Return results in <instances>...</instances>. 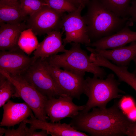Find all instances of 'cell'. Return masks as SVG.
Masks as SVG:
<instances>
[{
	"label": "cell",
	"instance_id": "3957f363",
	"mask_svg": "<svg viewBox=\"0 0 136 136\" xmlns=\"http://www.w3.org/2000/svg\"><path fill=\"white\" fill-rule=\"evenodd\" d=\"M69 50L45 59L50 65L63 69L78 72H89L93 77L104 79L106 76L104 69L90 60V56L81 47L80 44L72 43Z\"/></svg>",
	"mask_w": 136,
	"mask_h": 136
},
{
	"label": "cell",
	"instance_id": "4dcf8cb0",
	"mask_svg": "<svg viewBox=\"0 0 136 136\" xmlns=\"http://www.w3.org/2000/svg\"><path fill=\"white\" fill-rule=\"evenodd\" d=\"M76 7L78 8L81 4V0H68Z\"/></svg>",
	"mask_w": 136,
	"mask_h": 136
},
{
	"label": "cell",
	"instance_id": "f546056e",
	"mask_svg": "<svg viewBox=\"0 0 136 136\" xmlns=\"http://www.w3.org/2000/svg\"><path fill=\"white\" fill-rule=\"evenodd\" d=\"M130 120L132 121H136V108L134 107L126 114Z\"/></svg>",
	"mask_w": 136,
	"mask_h": 136
},
{
	"label": "cell",
	"instance_id": "44dd1931",
	"mask_svg": "<svg viewBox=\"0 0 136 136\" xmlns=\"http://www.w3.org/2000/svg\"><path fill=\"white\" fill-rule=\"evenodd\" d=\"M16 89L12 83L0 73V107L3 106L15 94Z\"/></svg>",
	"mask_w": 136,
	"mask_h": 136
},
{
	"label": "cell",
	"instance_id": "cb8c5ba5",
	"mask_svg": "<svg viewBox=\"0 0 136 136\" xmlns=\"http://www.w3.org/2000/svg\"><path fill=\"white\" fill-rule=\"evenodd\" d=\"M24 14L30 16L46 6L42 0H18Z\"/></svg>",
	"mask_w": 136,
	"mask_h": 136
},
{
	"label": "cell",
	"instance_id": "277c9868",
	"mask_svg": "<svg viewBox=\"0 0 136 136\" xmlns=\"http://www.w3.org/2000/svg\"><path fill=\"white\" fill-rule=\"evenodd\" d=\"M87 90L85 95L88 98L85 107L82 111L86 112L97 107L104 108L107 103L113 99L120 98L121 93L125 92L119 88L120 84L114 74H109L105 79L93 76L87 77Z\"/></svg>",
	"mask_w": 136,
	"mask_h": 136
},
{
	"label": "cell",
	"instance_id": "ffe728a7",
	"mask_svg": "<svg viewBox=\"0 0 136 136\" xmlns=\"http://www.w3.org/2000/svg\"><path fill=\"white\" fill-rule=\"evenodd\" d=\"M39 43L36 35L31 29H27L21 33L18 44L20 49L29 55L36 49Z\"/></svg>",
	"mask_w": 136,
	"mask_h": 136
},
{
	"label": "cell",
	"instance_id": "8fae6325",
	"mask_svg": "<svg viewBox=\"0 0 136 136\" xmlns=\"http://www.w3.org/2000/svg\"><path fill=\"white\" fill-rule=\"evenodd\" d=\"M25 54L20 48L1 51L0 70L12 75H23L36 60Z\"/></svg>",
	"mask_w": 136,
	"mask_h": 136
},
{
	"label": "cell",
	"instance_id": "9c48e42d",
	"mask_svg": "<svg viewBox=\"0 0 136 136\" xmlns=\"http://www.w3.org/2000/svg\"><path fill=\"white\" fill-rule=\"evenodd\" d=\"M64 13L58 12L47 6L29 16L26 21L27 29L36 35L41 36L62 28L61 21Z\"/></svg>",
	"mask_w": 136,
	"mask_h": 136
},
{
	"label": "cell",
	"instance_id": "e0dca14e",
	"mask_svg": "<svg viewBox=\"0 0 136 136\" xmlns=\"http://www.w3.org/2000/svg\"><path fill=\"white\" fill-rule=\"evenodd\" d=\"M26 29V21L15 24L0 22V51H11L20 48L18 41L22 32Z\"/></svg>",
	"mask_w": 136,
	"mask_h": 136
},
{
	"label": "cell",
	"instance_id": "7a4b0ae2",
	"mask_svg": "<svg viewBox=\"0 0 136 136\" xmlns=\"http://www.w3.org/2000/svg\"><path fill=\"white\" fill-rule=\"evenodd\" d=\"M83 16L91 42L118 32L131 22L129 17H119L106 8L99 0H90Z\"/></svg>",
	"mask_w": 136,
	"mask_h": 136
},
{
	"label": "cell",
	"instance_id": "83f0119b",
	"mask_svg": "<svg viewBox=\"0 0 136 136\" xmlns=\"http://www.w3.org/2000/svg\"><path fill=\"white\" fill-rule=\"evenodd\" d=\"M26 136H47L49 134L46 130H42L40 131H37L36 130L33 129L30 127H26Z\"/></svg>",
	"mask_w": 136,
	"mask_h": 136
},
{
	"label": "cell",
	"instance_id": "6da1fadb",
	"mask_svg": "<svg viewBox=\"0 0 136 136\" xmlns=\"http://www.w3.org/2000/svg\"><path fill=\"white\" fill-rule=\"evenodd\" d=\"M72 119L69 124L74 129L93 136L126 135L132 121L121 110L118 101L109 108L94 107L90 112L80 111Z\"/></svg>",
	"mask_w": 136,
	"mask_h": 136
},
{
	"label": "cell",
	"instance_id": "484cf974",
	"mask_svg": "<svg viewBox=\"0 0 136 136\" xmlns=\"http://www.w3.org/2000/svg\"><path fill=\"white\" fill-rule=\"evenodd\" d=\"M119 107L126 115L130 110L135 107L134 103L130 97L124 96L119 101Z\"/></svg>",
	"mask_w": 136,
	"mask_h": 136
},
{
	"label": "cell",
	"instance_id": "603a6c76",
	"mask_svg": "<svg viewBox=\"0 0 136 136\" xmlns=\"http://www.w3.org/2000/svg\"><path fill=\"white\" fill-rule=\"evenodd\" d=\"M46 6L58 12H73L77 8L68 0H42Z\"/></svg>",
	"mask_w": 136,
	"mask_h": 136
},
{
	"label": "cell",
	"instance_id": "4316f807",
	"mask_svg": "<svg viewBox=\"0 0 136 136\" xmlns=\"http://www.w3.org/2000/svg\"><path fill=\"white\" fill-rule=\"evenodd\" d=\"M129 20L133 23H136V0H132L128 12Z\"/></svg>",
	"mask_w": 136,
	"mask_h": 136
},
{
	"label": "cell",
	"instance_id": "9a60e30c",
	"mask_svg": "<svg viewBox=\"0 0 136 136\" xmlns=\"http://www.w3.org/2000/svg\"><path fill=\"white\" fill-rule=\"evenodd\" d=\"M63 31L55 30L48 33L34 51L33 57L36 59H43L59 52H65L67 50L65 48L62 39Z\"/></svg>",
	"mask_w": 136,
	"mask_h": 136
},
{
	"label": "cell",
	"instance_id": "ba28073f",
	"mask_svg": "<svg viewBox=\"0 0 136 136\" xmlns=\"http://www.w3.org/2000/svg\"><path fill=\"white\" fill-rule=\"evenodd\" d=\"M85 7L81 4L75 11L63 16L61 25L65 32L63 39L64 45L72 43L84 44L88 46L91 43L89 37L86 24L81 15Z\"/></svg>",
	"mask_w": 136,
	"mask_h": 136
},
{
	"label": "cell",
	"instance_id": "8992f818",
	"mask_svg": "<svg viewBox=\"0 0 136 136\" xmlns=\"http://www.w3.org/2000/svg\"><path fill=\"white\" fill-rule=\"evenodd\" d=\"M45 68L50 75L57 86L64 95L73 99H80L87 90V82L84 78L85 72H73L54 67L45 59H42Z\"/></svg>",
	"mask_w": 136,
	"mask_h": 136
},
{
	"label": "cell",
	"instance_id": "5b68a950",
	"mask_svg": "<svg viewBox=\"0 0 136 136\" xmlns=\"http://www.w3.org/2000/svg\"><path fill=\"white\" fill-rule=\"evenodd\" d=\"M0 73L6 77L15 86L16 92L12 97L20 98L30 107L38 119L47 121L49 119L44 108L48 99L29 83L22 75L13 76L0 70Z\"/></svg>",
	"mask_w": 136,
	"mask_h": 136
},
{
	"label": "cell",
	"instance_id": "f1b7e54d",
	"mask_svg": "<svg viewBox=\"0 0 136 136\" xmlns=\"http://www.w3.org/2000/svg\"><path fill=\"white\" fill-rule=\"evenodd\" d=\"M126 135L128 136H136V121H132L127 129Z\"/></svg>",
	"mask_w": 136,
	"mask_h": 136
},
{
	"label": "cell",
	"instance_id": "1f68e13d",
	"mask_svg": "<svg viewBox=\"0 0 136 136\" xmlns=\"http://www.w3.org/2000/svg\"><path fill=\"white\" fill-rule=\"evenodd\" d=\"M81 4L85 7L86 5L90 0H81Z\"/></svg>",
	"mask_w": 136,
	"mask_h": 136
},
{
	"label": "cell",
	"instance_id": "ac0fdd59",
	"mask_svg": "<svg viewBox=\"0 0 136 136\" xmlns=\"http://www.w3.org/2000/svg\"><path fill=\"white\" fill-rule=\"evenodd\" d=\"M18 0H0V23L11 24L26 21Z\"/></svg>",
	"mask_w": 136,
	"mask_h": 136
},
{
	"label": "cell",
	"instance_id": "4fadbf2b",
	"mask_svg": "<svg viewBox=\"0 0 136 136\" xmlns=\"http://www.w3.org/2000/svg\"><path fill=\"white\" fill-rule=\"evenodd\" d=\"M86 48L91 53L98 54L118 66H127L132 60L136 58V41L130 43L127 46L109 50L89 46H86Z\"/></svg>",
	"mask_w": 136,
	"mask_h": 136
},
{
	"label": "cell",
	"instance_id": "2e32d148",
	"mask_svg": "<svg viewBox=\"0 0 136 136\" xmlns=\"http://www.w3.org/2000/svg\"><path fill=\"white\" fill-rule=\"evenodd\" d=\"M3 108L0 126L14 127L27 119L32 113L30 108L25 103H16L9 100Z\"/></svg>",
	"mask_w": 136,
	"mask_h": 136
},
{
	"label": "cell",
	"instance_id": "5bb4252c",
	"mask_svg": "<svg viewBox=\"0 0 136 136\" xmlns=\"http://www.w3.org/2000/svg\"><path fill=\"white\" fill-rule=\"evenodd\" d=\"M30 119L23 121L30 125L31 128L35 130H44L48 134L53 136H88L86 133L74 129L69 124L57 122H48L37 118L32 113Z\"/></svg>",
	"mask_w": 136,
	"mask_h": 136
},
{
	"label": "cell",
	"instance_id": "d4e9b609",
	"mask_svg": "<svg viewBox=\"0 0 136 136\" xmlns=\"http://www.w3.org/2000/svg\"><path fill=\"white\" fill-rule=\"evenodd\" d=\"M26 124L23 121L21 122L17 129H7L0 127V136L4 134L5 136H26Z\"/></svg>",
	"mask_w": 136,
	"mask_h": 136
},
{
	"label": "cell",
	"instance_id": "7402d4cb",
	"mask_svg": "<svg viewBox=\"0 0 136 136\" xmlns=\"http://www.w3.org/2000/svg\"><path fill=\"white\" fill-rule=\"evenodd\" d=\"M113 72L120 82L126 83L136 91V73L129 72L127 66H116Z\"/></svg>",
	"mask_w": 136,
	"mask_h": 136
},
{
	"label": "cell",
	"instance_id": "52a82bcc",
	"mask_svg": "<svg viewBox=\"0 0 136 136\" xmlns=\"http://www.w3.org/2000/svg\"><path fill=\"white\" fill-rule=\"evenodd\" d=\"M22 75L38 91L48 98L66 95L57 87L40 58L37 59Z\"/></svg>",
	"mask_w": 136,
	"mask_h": 136
},
{
	"label": "cell",
	"instance_id": "d6a6232c",
	"mask_svg": "<svg viewBox=\"0 0 136 136\" xmlns=\"http://www.w3.org/2000/svg\"><path fill=\"white\" fill-rule=\"evenodd\" d=\"M133 61L135 63V69L133 72V73H136V58L135 59L133 60Z\"/></svg>",
	"mask_w": 136,
	"mask_h": 136
},
{
	"label": "cell",
	"instance_id": "30bf717a",
	"mask_svg": "<svg viewBox=\"0 0 136 136\" xmlns=\"http://www.w3.org/2000/svg\"><path fill=\"white\" fill-rule=\"evenodd\" d=\"M73 99L66 95L48 98L44 110L51 122H57L66 117L72 118L84 109L85 105H77L73 102Z\"/></svg>",
	"mask_w": 136,
	"mask_h": 136
},
{
	"label": "cell",
	"instance_id": "7c38bea8",
	"mask_svg": "<svg viewBox=\"0 0 136 136\" xmlns=\"http://www.w3.org/2000/svg\"><path fill=\"white\" fill-rule=\"evenodd\" d=\"M133 24L131 22L117 33L91 42L88 46L99 49H112L136 41V31H132L129 27Z\"/></svg>",
	"mask_w": 136,
	"mask_h": 136
},
{
	"label": "cell",
	"instance_id": "d6986e66",
	"mask_svg": "<svg viewBox=\"0 0 136 136\" xmlns=\"http://www.w3.org/2000/svg\"><path fill=\"white\" fill-rule=\"evenodd\" d=\"M132 0H99L106 8L121 18L129 17L128 10Z\"/></svg>",
	"mask_w": 136,
	"mask_h": 136
}]
</instances>
